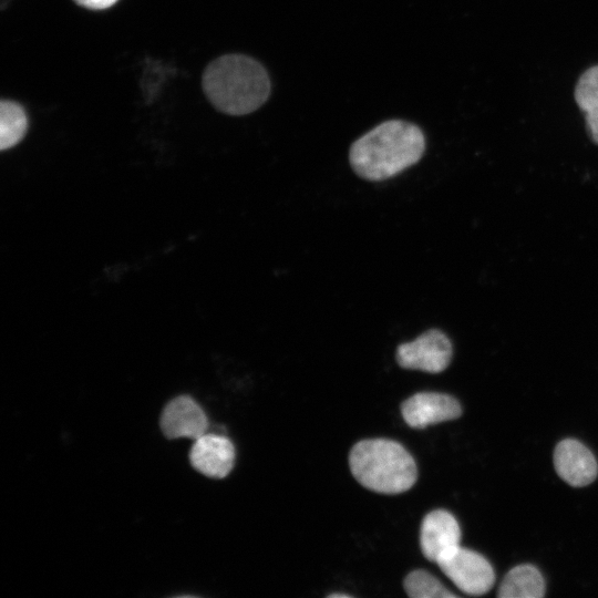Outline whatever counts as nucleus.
<instances>
[{"label": "nucleus", "mask_w": 598, "mask_h": 598, "mask_svg": "<svg viewBox=\"0 0 598 598\" xmlns=\"http://www.w3.org/2000/svg\"><path fill=\"white\" fill-rule=\"evenodd\" d=\"M554 465L557 474L575 487L589 485L598 474L594 454L579 441H560L554 452Z\"/></svg>", "instance_id": "nucleus-10"}, {"label": "nucleus", "mask_w": 598, "mask_h": 598, "mask_svg": "<svg viewBox=\"0 0 598 598\" xmlns=\"http://www.w3.org/2000/svg\"><path fill=\"white\" fill-rule=\"evenodd\" d=\"M424 151L425 136L417 125L389 120L354 141L349 151V162L361 178L380 182L416 164Z\"/></svg>", "instance_id": "nucleus-1"}, {"label": "nucleus", "mask_w": 598, "mask_h": 598, "mask_svg": "<svg viewBox=\"0 0 598 598\" xmlns=\"http://www.w3.org/2000/svg\"><path fill=\"white\" fill-rule=\"evenodd\" d=\"M203 90L212 105L228 115H246L266 103L271 82L251 56L231 53L212 61L203 73Z\"/></svg>", "instance_id": "nucleus-2"}, {"label": "nucleus", "mask_w": 598, "mask_h": 598, "mask_svg": "<svg viewBox=\"0 0 598 598\" xmlns=\"http://www.w3.org/2000/svg\"><path fill=\"white\" fill-rule=\"evenodd\" d=\"M405 592L412 598H456L433 575L423 569L411 571L404 579Z\"/></svg>", "instance_id": "nucleus-14"}, {"label": "nucleus", "mask_w": 598, "mask_h": 598, "mask_svg": "<svg viewBox=\"0 0 598 598\" xmlns=\"http://www.w3.org/2000/svg\"><path fill=\"white\" fill-rule=\"evenodd\" d=\"M437 565L462 591L484 595L494 585L493 567L481 554L461 546L444 556Z\"/></svg>", "instance_id": "nucleus-4"}, {"label": "nucleus", "mask_w": 598, "mask_h": 598, "mask_svg": "<svg viewBox=\"0 0 598 598\" xmlns=\"http://www.w3.org/2000/svg\"><path fill=\"white\" fill-rule=\"evenodd\" d=\"M349 465L362 486L381 494L403 493L417 478L411 454L400 443L386 439L358 442L349 454Z\"/></svg>", "instance_id": "nucleus-3"}, {"label": "nucleus", "mask_w": 598, "mask_h": 598, "mask_svg": "<svg viewBox=\"0 0 598 598\" xmlns=\"http://www.w3.org/2000/svg\"><path fill=\"white\" fill-rule=\"evenodd\" d=\"M406 424L423 429L432 424L461 416L462 408L456 399L437 392H420L406 399L401 405Z\"/></svg>", "instance_id": "nucleus-6"}, {"label": "nucleus", "mask_w": 598, "mask_h": 598, "mask_svg": "<svg viewBox=\"0 0 598 598\" xmlns=\"http://www.w3.org/2000/svg\"><path fill=\"white\" fill-rule=\"evenodd\" d=\"M28 117L23 107L13 101L2 100L0 103V148L9 150L25 135Z\"/></svg>", "instance_id": "nucleus-13"}, {"label": "nucleus", "mask_w": 598, "mask_h": 598, "mask_svg": "<svg viewBox=\"0 0 598 598\" xmlns=\"http://www.w3.org/2000/svg\"><path fill=\"white\" fill-rule=\"evenodd\" d=\"M461 528L455 517L444 509L430 512L422 522L420 545L425 558L439 563L460 546Z\"/></svg>", "instance_id": "nucleus-8"}, {"label": "nucleus", "mask_w": 598, "mask_h": 598, "mask_svg": "<svg viewBox=\"0 0 598 598\" xmlns=\"http://www.w3.org/2000/svg\"><path fill=\"white\" fill-rule=\"evenodd\" d=\"M544 595V578L532 565L512 568L504 577L498 590L501 598H540Z\"/></svg>", "instance_id": "nucleus-11"}, {"label": "nucleus", "mask_w": 598, "mask_h": 598, "mask_svg": "<svg viewBox=\"0 0 598 598\" xmlns=\"http://www.w3.org/2000/svg\"><path fill=\"white\" fill-rule=\"evenodd\" d=\"M328 597H329V598H339V597L348 598V597H350V596L347 595V594H337V592H334V594L329 595Z\"/></svg>", "instance_id": "nucleus-16"}, {"label": "nucleus", "mask_w": 598, "mask_h": 598, "mask_svg": "<svg viewBox=\"0 0 598 598\" xmlns=\"http://www.w3.org/2000/svg\"><path fill=\"white\" fill-rule=\"evenodd\" d=\"M161 430L168 439H198L208 429L207 416L202 406L189 395L171 400L163 409Z\"/></svg>", "instance_id": "nucleus-7"}, {"label": "nucleus", "mask_w": 598, "mask_h": 598, "mask_svg": "<svg viewBox=\"0 0 598 598\" xmlns=\"http://www.w3.org/2000/svg\"><path fill=\"white\" fill-rule=\"evenodd\" d=\"M575 100L585 114L587 131L598 145V65L589 68L579 78Z\"/></svg>", "instance_id": "nucleus-12"}, {"label": "nucleus", "mask_w": 598, "mask_h": 598, "mask_svg": "<svg viewBox=\"0 0 598 598\" xmlns=\"http://www.w3.org/2000/svg\"><path fill=\"white\" fill-rule=\"evenodd\" d=\"M452 354L448 337L441 330L431 329L415 340L400 344L395 359L403 369L440 373L450 364Z\"/></svg>", "instance_id": "nucleus-5"}, {"label": "nucleus", "mask_w": 598, "mask_h": 598, "mask_svg": "<svg viewBox=\"0 0 598 598\" xmlns=\"http://www.w3.org/2000/svg\"><path fill=\"white\" fill-rule=\"evenodd\" d=\"M189 462L196 471L208 477L224 478L234 466V444L226 436L205 433L195 440Z\"/></svg>", "instance_id": "nucleus-9"}, {"label": "nucleus", "mask_w": 598, "mask_h": 598, "mask_svg": "<svg viewBox=\"0 0 598 598\" xmlns=\"http://www.w3.org/2000/svg\"><path fill=\"white\" fill-rule=\"evenodd\" d=\"M76 4L91 10H104L114 6L118 0H73Z\"/></svg>", "instance_id": "nucleus-15"}]
</instances>
